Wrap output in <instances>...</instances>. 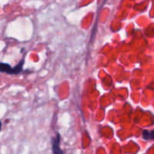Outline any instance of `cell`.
Wrapping results in <instances>:
<instances>
[{"mask_svg": "<svg viewBox=\"0 0 154 154\" xmlns=\"http://www.w3.org/2000/svg\"><path fill=\"white\" fill-rule=\"evenodd\" d=\"M1 129H2V122L0 121V131H1Z\"/></svg>", "mask_w": 154, "mask_h": 154, "instance_id": "cell-5", "label": "cell"}, {"mask_svg": "<svg viewBox=\"0 0 154 154\" xmlns=\"http://www.w3.org/2000/svg\"><path fill=\"white\" fill-rule=\"evenodd\" d=\"M60 135L59 133L56 134L55 137L51 138V148H52L53 154H64L60 146Z\"/></svg>", "mask_w": 154, "mask_h": 154, "instance_id": "cell-1", "label": "cell"}, {"mask_svg": "<svg viewBox=\"0 0 154 154\" xmlns=\"http://www.w3.org/2000/svg\"><path fill=\"white\" fill-rule=\"evenodd\" d=\"M23 63H24V59H22V60L19 62L18 64L16 65L14 67H12L11 75H17V74L20 73V72L23 70Z\"/></svg>", "mask_w": 154, "mask_h": 154, "instance_id": "cell-2", "label": "cell"}, {"mask_svg": "<svg viewBox=\"0 0 154 154\" xmlns=\"http://www.w3.org/2000/svg\"><path fill=\"white\" fill-rule=\"evenodd\" d=\"M11 69H12V67L8 63H0V72H5L11 75Z\"/></svg>", "mask_w": 154, "mask_h": 154, "instance_id": "cell-3", "label": "cell"}, {"mask_svg": "<svg viewBox=\"0 0 154 154\" xmlns=\"http://www.w3.org/2000/svg\"><path fill=\"white\" fill-rule=\"evenodd\" d=\"M142 135L145 140H154V130L151 131L144 130L142 132Z\"/></svg>", "mask_w": 154, "mask_h": 154, "instance_id": "cell-4", "label": "cell"}]
</instances>
